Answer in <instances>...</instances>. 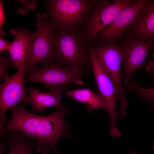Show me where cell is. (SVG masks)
I'll use <instances>...</instances> for the list:
<instances>
[{
    "mask_svg": "<svg viewBox=\"0 0 154 154\" xmlns=\"http://www.w3.org/2000/svg\"><path fill=\"white\" fill-rule=\"evenodd\" d=\"M24 104L10 109L11 118L1 132L0 138L9 132L19 131L29 139L35 140L37 152L48 154L50 147L54 154H61L57 144L61 137L67 134L68 127L65 117L72 109L63 105L56 107L55 112L50 115L41 116L28 111Z\"/></svg>",
    "mask_w": 154,
    "mask_h": 154,
    "instance_id": "obj_1",
    "label": "cell"
},
{
    "mask_svg": "<svg viewBox=\"0 0 154 154\" xmlns=\"http://www.w3.org/2000/svg\"><path fill=\"white\" fill-rule=\"evenodd\" d=\"M53 55L52 62L80 69L85 76L91 66L88 49L79 35L63 29L55 28Z\"/></svg>",
    "mask_w": 154,
    "mask_h": 154,
    "instance_id": "obj_2",
    "label": "cell"
},
{
    "mask_svg": "<svg viewBox=\"0 0 154 154\" xmlns=\"http://www.w3.org/2000/svg\"><path fill=\"white\" fill-rule=\"evenodd\" d=\"M97 0H45V12L55 28L77 33Z\"/></svg>",
    "mask_w": 154,
    "mask_h": 154,
    "instance_id": "obj_3",
    "label": "cell"
},
{
    "mask_svg": "<svg viewBox=\"0 0 154 154\" xmlns=\"http://www.w3.org/2000/svg\"><path fill=\"white\" fill-rule=\"evenodd\" d=\"M84 76L85 74L80 69L49 62L40 66H36L30 69L25 73V82L40 83L49 90H65L70 84L82 85Z\"/></svg>",
    "mask_w": 154,
    "mask_h": 154,
    "instance_id": "obj_4",
    "label": "cell"
},
{
    "mask_svg": "<svg viewBox=\"0 0 154 154\" xmlns=\"http://www.w3.org/2000/svg\"><path fill=\"white\" fill-rule=\"evenodd\" d=\"M133 0H98L88 13L79 36L84 42H92L113 21L119 11Z\"/></svg>",
    "mask_w": 154,
    "mask_h": 154,
    "instance_id": "obj_5",
    "label": "cell"
},
{
    "mask_svg": "<svg viewBox=\"0 0 154 154\" xmlns=\"http://www.w3.org/2000/svg\"><path fill=\"white\" fill-rule=\"evenodd\" d=\"M93 45L95 56L99 64L113 82L120 96V112L122 114H125L128 101L120 75V67L124 60L121 45L115 43Z\"/></svg>",
    "mask_w": 154,
    "mask_h": 154,
    "instance_id": "obj_6",
    "label": "cell"
},
{
    "mask_svg": "<svg viewBox=\"0 0 154 154\" xmlns=\"http://www.w3.org/2000/svg\"><path fill=\"white\" fill-rule=\"evenodd\" d=\"M37 19L29 59L27 63L25 72L39 63L52 62L53 46L55 27L46 13H36Z\"/></svg>",
    "mask_w": 154,
    "mask_h": 154,
    "instance_id": "obj_7",
    "label": "cell"
},
{
    "mask_svg": "<svg viewBox=\"0 0 154 154\" xmlns=\"http://www.w3.org/2000/svg\"><path fill=\"white\" fill-rule=\"evenodd\" d=\"M26 63L22 64L15 74L7 75L0 85V130L1 131L7 122V110L19 102L29 104L30 97L25 85Z\"/></svg>",
    "mask_w": 154,
    "mask_h": 154,
    "instance_id": "obj_8",
    "label": "cell"
},
{
    "mask_svg": "<svg viewBox=\"0 0 154 154\" xmlns=\"http://www.w3.org/2000/svg\"><path fill=\"white\" fill-rule=\"evenodd\" d=\"M88 50L92 68L100 94L107 106L110 117L111 129L110 134L114 138L120 137L121 134L117 128V119L123 117L116 110L117 102L121 100L118 91L113 82L99 64L94 53L93 45H90Z\"/></svg>",
    "mask_w": 154,
    "mask_h": 154,
    "instance_id": "obj_9",
    "label": "cell"
},
{
    "mask_svg": "<svg viewBox=\"0 0 154 154\" xmlns=\"http://www.w3.org/2000/svg\"><path fill=\"white\" fill-rule=\"evenodd\" d=\"M149 1L133 0L120 10L112 23L96 36L95 40L98 45L114 43L120 38L133 24L140 11Z\"/></svg>",
    "mask_w": 154,
    "mask_h": 154,
    "instance_id": "obj_10",
    "label": "cell"
},
{
    "mask_svg": "<svg viewBox=\"0 0 154 154\" xmlns=\"http://www.w3.org/2000/svg\"><path fill=\"white\" fill-rule=\"evenodd\" d=\"M120 45L124 54L123 69L121 78L128 84L137 69L142 67L149 54L154 48V40L145 41L135 37L126 38Z\"/></svg>",
    "mask_w": 154,
    "mask_h": 154,
    "instance_id": "obj_11",
    "label": "cell"
},
{
    "mask_svg": "<svg viewBox=\"0 0 154 154\" xmlns=\"http://www.w3.org/2000/svg\"><path fill=\"white\" fill-rule=\"evenodd\" d=\"M10 33L15 37L8 55L13 67L18 69L23 63H27L29 59L35 32L31 33L18 27L11 30Z\"/></svg>",
    "mask_w": 154,
    "mask_h": 154,
    "instance_id": "obj_12",
    "label": "cell"
},
{
    "mask_svg": "<svg viewBox=\"0 0 154 154\" xmlns=\"http://www.w3.org/2000/svg\"><path fill=\"white\" fill-rule=\"evenodd\" d=\"M127 31L126 38L135 37L145 41L154 40V0H149L141 9Z\"/></svg>",
    "mask_w": 154,
    "mask_h": 154,
    "instance_id": "obj_13",
    "label": "cell"
},
{
    "mask_svg": "<svg viewBox=\"0 0 154 154\" xmlns=\"http://www.w3.org/2000/svg\"><path fill=\"white\" fill-rule=\"evenodd\" d=\"M30 94L32 110L34 112L40 111L42 112L50 107H61L64 105L61 102V89L50 90L41 92L34 87L27 88Z\"/></svg>",
    "mask_w": 154,
    "mask_h": 154,
    "instance_id": "obj_14",
    "label": "cell"
},
{
    "mask_svg": "<svg viewBox=\"0 0 154 154\" xmlns=\"http://www.w3.org/2000/svg\"><path fill=\"white\" fill-rule=\"evenodd\" d=\"M65 95L86 105L88 112L91 113L96 109H100L107 112L106 104L100 95L94 93L89 88L76 89L69 90L66 89Z\"/></svg>",
    "mask_w": 154,
    "mask_h": 154,
    "instance_id": "obj_15",
    "label": "cell"
},
{
    "mask_svg": "<svg viewBox=\"0 0 154 154\" xmlns=\"http://www.w3.org/2000/svg\"><path fill=\"white\" fill-rule=\"evenodd\" d=\"M5 141L9 146V151L5 154H33L36 149L35 141L29 139L23 133L15 131L5 137Z\"/></svg>",
    "mask_w": 154,
    "mask_h": 154,
    "instance_id": "obj_16",
    "label": "cell"
},
{
    "mask_svg": "<svg viewBox=\"0 0 154 154\" xmlns=\"http://www.w3.org/2000/svg\"><path fill=\"white\" fill-rule=\"evenodd\" d=\"M125 87L127 91L133 90L144 101L149 102L154 107V87L146 89L138 85L133 80Z\"/></svg>",
    "mask_w": 154,
    "mask_h": 154,
    "instance_id": "obj_17",
    "label": "cell"
},
{
    "mask_svg": "<svg viewBox=\"0 0 154 154\" xmlns=\"http://www.w3.org/2000/svg\"><path fill=\"white\" fill-rule=\"evenodd\" d=\"M12 65L9 55L0 53V81L8 75L9 69Z\"/></svg>",
    "mask_w": 154,
    "mask_h": 154,
    "instance_id": "obj_18",
    "label": "cell"
},
{
    "mask_svg": "<svg viewBox=\"0 0 154 154\" xmlns=\"http://www.w3.org/2000/svg\"><path fill=\"white\" fill-rule=\"evenodd\" d=\"M14 1L22 4L24 7L19 8L18 11V13L22 15H25L29 12V9H37L36 0H15Z\"/></svg>",
    "mask_w": 154,
    "mask_h": 154,
    "instance_id": "obj_19",
    "label": "cell"
},
{
    "mask_svg": "<svg viewBox=\"0 0 154 154\" xmlns=\"http://www.w3.org/2000/svg\"><path fill=\"white\" fill-rule=\"evenodd\" d=\"M5 20V14L4 6L2 1L0 0V37L3 38L5 35V32L3 30V25Z\"/></svg>",
    "mask_w": 154,
    "mask_h": 154,
    "instance_id": "obj_20",
    "label": "cell"
},
{
    "mask_svg": "<svg viewBox=\"0 0 154 154\" xmlns=\"http://www.w3.org/2000/svg\"><path fill=\"white\" fill-rule=\"evenodd\" d=\"M12 42L7 41L0 37V53H3L6 50H9L11 47Z\"/></svg>",
    "mask_w": 154,
    "mask_h": 154,
    "instance_id": "obj_21",
    "label": "cell"
},
{
    "mask_svg": "<svg viewBox=\"0 0 154 154\" xmlns=\"http://www.w3.org/2000/svg\"><path fill=\"white\" fill-rule=\"evenodd\" d=\"M8 143L6 142L0 141V154H3V153L8 147Z\"/></svg>",
    "mask_w": 154,
    "mask_h": 154,
    "instance_id": "obj_22",
    "label": "cell"
},
{
    "mask_svg": "<svg viewBox=\"0 0 154 154\" xmlns=\"http://www.w3.org/2000/svg\"><path fill=\"white\" fill-rule=\"evenodd\" d=\"M152 57L153 58V60L152 62L151 63L150 66L151 69L153 71L154 80V52L152 53Z\"/></svg>",
    "mask_w": 154,
    "mask_h": 154,
    "instance_id": "obj_23",
    "label": "cell"
},
{
    "mask_svg": "<svg viewBox=\"0 0 154 154\" xmlns=\"http://www.w3.org/2000/svg\"><path fill=\"white\" fill-rule=\"evenodd\" d=\"M128 154H137L134 151H131L129 152Z\"/></svg>",
    "mask_w": 154,
    "mask_h": 154,
    "instance_id": "obj_24",
    "label": "cell"
},
{
    "mask_svg": "<svg viewBox=\"0 0 154 154\" xmlns=\"http://www.w3.org/2000/svg\"></svg>",
    "mask_w": 154,
    "mask_h": 154,
    "instance_id": "obj_25",
    "label": "cell"
}]
</instances>
